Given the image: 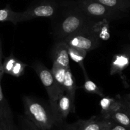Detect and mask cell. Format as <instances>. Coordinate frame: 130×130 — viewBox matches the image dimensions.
Instances as JSON below:
<instances>
[{"instance_id": "1", "label": "cell", "mask_w": 130, "mask_h": 130, "mask_svg": "<svg viewBox=\"0 0 130 130\" xmlns=\"http://www.w3.org/2000/svg\"><path fill=\"white\" fill-rule=\"evenodd\" d=\"M60 3L62 12L60 15L57 14L54 17L56 21L53 25V36L56 42L64 40L93 20L79 8L75 1L67 0Z\"/></svg>"}, {"instance_id": "2", "label": "cell", "mask_w": 130, "mask_h": 130, "mask_svg": "<svg viewBox=\"0 0 130 130\" xmlns=\"http://www.w3.org/2000/svg\"><path fill=\"white\" fill-rule=\"evenodd\" d=\"M109 21L93 19L77 33L64 40L67 45L81 48L87 52L97 48L102 41L110 38Z\"/></svg>"}, {"instance_id": "3", "label": "cell", "mask_w": 130, "mask_h": 130, "mask_svg": "<svg viewBox=\"0 0 130 130\" xmlns=\"http://www.w3.org/2000/svg\"><path fill=\"white\" fill-rule=\"evenodd\" d=\"M25 115L43 130H62L63 125L57 120L51 106L48 103L34 97L24 96L22 99Z\"/></svg>"}, {"instance_id": "4", "label": "cell", "mask_w": 130, "mask_h": 130, "mask_svg": "<svg viewBox=\"0 0 130 130\" xmlns=\"http://www.w3.org/2000/svg\"><path fill=\"white\" fill-rule=\"evenodd\" d=\"M75 3L83 12L95 20H106L110 22L121 19L126 15L95 0H77Z\"/></svg>"}, {"instance_id": "5", "label": "cell", "mask_w": 130, "mask_h": 130, "mask_svg": "<svg viewBox=\"0 0 130 130\" xmlns=\"http://www.w3.org/2000/svg\"><path fill=\"white\" fill-rule=\"evenodd\" d=\"M60 2L53 0H35L24 11L20 12V22L37 18L53 19L59 12Z\"/></svg>"}, {"instance_id": "6", "label": "cell", "mask_w": 130, "mask_h": 130, "mask_svg": "<svg viewBox=\"0 0 130 130\" xmlns=\"http://www.w3.org/2000/svg\"><path fill=\"white\" fill-rule=\"evenodd\" d=\"M31 66L45 88L48 95L49 101L52 102L56 101L64 93L61 90L57 84L51 70H49L39 61L34 62Z\"/></svg>"}, {"instance_id": "7", "label": "cell", "mask_w": 130, "mask_h": 130, "mask_svg": "<svg viewBox=\"0 0 130 130\" xmlns=\"http://www.w3.org/2000/svg\"><path fill=\"white\" fill-rule=\"evenodd\" d=\"M110 122L100 116H93L88 119H79L72 123H66L62 130H105Z\"/></svg>"}, {"instance_id": "8", "label": "cell", "mask_w": 130, "mask_h": 130, "mask_svg": "<svg viewBox=\"0 0 130 130\" xmlns=\"http://www.w3.org/2000/svg\"><path fill=\"white\" fill-rule=\"evenodd\" d=\"M50 103L57 120L63 126L66 123L69 115L75 112V102L66 93L62 94L56 101H50Z\"/></svg>"}, {"instance_id": "9", "label": "cell", "mask_w": 130, "mask_h": 130, "mask_svg": "<svg viewBox=\"0 0 130 130\" xmlns=\"http://www.w3.org/2000/svg\"><path fill=\"white\" fill-rule=\"evenodd\" d=\"M51 57L53 64L62 66L66 68H71L67 45L64 40L56 42L52 49Z\"/></svg>"}, {"instance_id": "10", "label": "cell", "mask_w": 130, "mask_h": 130, "mask_svg": "<svg viewBox=\"0 0 130 130\" xmlns=\"http://www.w3.org/2000/svg\"><path fill=\"white\" fill-rule=\"evenodd\" d=\"M99 105L100 107V113L101 116L105 119H109L110 115L122 108L121 98H111L109 96H104L101 98Z\"/></svg>"}, {"instance_id": "11", "label": "cell", "mask_w": 130, "mask_h": 130, "mask_svg": "<svg viewBox=\"0 0 130 130\" xmlns=\"http://www.w3.org/2000/svg\"><path fill=\"white\" fill-rule=\"evenodd\" d=\"M130 64V57L126 54L122 53L114 55L110 64V75H119L121 76L124 70Z\"/></svg>"}, {"instance_id": "12", "label": "cell", "mask_w": 130, "mask_h": 130, "mask_svg": "<svg viewBox=\"0 0 130 130\" xmlns=\"http://www.w3.org/2000/svg\"><path fill=\"white\" fill-rule=\"evenodd\" d=\"M67 50H68L69 57L72 61H74L75 62H76V63L79 65L80 67L83 70L84 76L88 75L83 62L84 60H85V57H86V55H87V51L85 50L81 49V48L73 47V46L69 45H67Z\"/></svg>"}, {"instance_id": "13", "label": "cell", "mask_w": 130, "mask_h": 130, "mask_svg": "<svg viewBox=\"0 0 130 130\" xmlns=\"http://www.w3.org/2000/svg\"><path fill=\"white\" fill-rule=\"evenodd\" d=\"M110 8L126 14L130 10V0H95Z\"/></svg>"}, {"instance_id": "14", "label": "cell", "mask_w": 130, "mask_h": 130, "mask_svg": "<svg viewBox=\"0 0 130 130\" xmlns=\"http://www.w3.org/2000/svg\"><path fill=\"white\" fill-rule=\"evenodd\" d=\"M64 91L70 96L72 100L75 102L76 98V92L77 90V85L73 75L71 71V68L67 69L66 75V79L64 82Z\"/></svg>"}, {"instance_id": "15", "label": "cell", "mask_w": 130, "mask_h": 130, "mask_svg": "<svg viewBox=\"0 0 130 130\" xmlns=\"http://www.w3.org/2000/svg\"><path fill=\"white\" fill-rule=\"evenodd\" d=\"M20 12L13 11L8 6L0 9V22H10L16 25L20 22Z\"/></svg>"}, {"instance_id": "16", "label": "cell", "mask_w": 130, "mask_h": 130, "mask_svg": "<svg viewBox=\"0 0 130 130\" xmlns=\"http://www.w3.org/2000/svg\"><path fill=\"white\" fill-rule=\"evenodd\" d=\"M109 120L114 121L119 124L130 128V115L123 108L118 110L110 115Z\"/></svg>"}, {"instance_id": "17", "label": "cell", "mask_w": 130, "mask_h": 130, "mask_svg": "<svg viewBox=\"0 0 130 130\" xmlns=\"http://www.w3.org/2000/svg\"><path fill=\"white\" fill-rule=\"evenodd\" d=\"M67 69V68H66L64 67L58 66V65L56 64H53L52 65V69H51V71H52V74H53V76L54 77L55 80H56L58 85L63 93H65L63 85H64Z\"/></svg>"}, {"instance_id": "18", "label": "cell", "mask_w": 130, "mask_h": 130, "mask_svg": "<svg viewBox=\"0 0 130 130\" xmlns=\"http://www.w3.org/2000/svg\"><path fill=\"white\" fill-rule=\"evenodd\" d=\"M0 117H11V118L13 117L12 110L4 96L1 84H0Z\"/></svg>"}, {"instance_id": "19", "label": "cell", "mask_w": 130, "mask_h": 130, "mask_svg": "<svg viewBox=\"0 0 130 130\" xmlns=\"http://www.w3.org/2000/svg\"><path fill=\"white\" fill-rule=\"evenodd\" d=\"M83 87L84 90L87 93L96 94L102 98L105 96L102 90L100 89L99 86L88 77V75L85 76V82H84Z\"/></svg>"}, {"instance_id": "20", "label": "cell", "mask_w": 130, "mask_h": 130, "mask_svg": "<svg viewBox=\"0 0 130 130\" xmlns=\"http://www.w3.org/2000/svg\"><path fill=\"white\" fill-rule=\"evenodd\" d=\"M18 127L20 130H43L36 126L25 115L18 117Z\"/></svg>"}, {"instance_id": "21", "label": "cell", "mask_w": 130, "mask_h": 130, "mask_svg": "<svg viewBox=\"0 0 130 130\" xmlns=\"http://www.w3.org/2000/svg\"><path fill=\"white\" fill-rule=\"evenodd\" d=\"M0 130H20L14 121L13 117H0Z\"/></svg>"}, {"instance_id": "22", "label": "cell", "mask_w": 130, "mask_h": 130, "mask_svg": "<svg viewBox=\"0 0 130 130\" xmlns=\"http://www.w3.org/2000/svg\"><path fill=\"white\" fill-rule=\"evenodd\" d=\"M18 59H19L17 58L13 54H11L8 57L5 58V61L3 62V71L4 73L8 74L10 75L11 71Z\"/></svg>"}, {"instance_id": "23", "label": "cell", "mask_w": 130, "mask_h": 130, "mask_svg": "<svg viewBox=\"0 0 130 130\" xmlns=\"http://www.w3.org/2000/svg\"><path fill=\"white\" fill-rule=\"evenodd\" d=\"M27 66V64L24 63L22 61L18 59L15 63V66H14L13 68L12 71H11L10 75L17 78L22 76L25 73V70Z\"/></svg>"}, {"instance_id": "24", "label": "cell", "mask_w": 130, "mask_h": 130, "mask_svg": "<svg viewBox=\"0 0 130 130\" xmlns=\"http://www.w3.org/2000/svg\"><path fill=\"white\" fill-rule=\"evenodd\" d=\"M105 130H130V128L119 124L110 120V122Z\"/></svg>"}, {"instance_id": "25", "label": "cell", "mask_w": 130, "mask_h": 130, "mask_svg": "<svg viewBox=\"0 0 130 130\" xmlns=\"http://www.w3.org/2000/svg\"><path fill=\"white\" fill-rule=\"evenodd\" d=\"M121 101L123 108L129 113L130 115V101L124 98L123 99H121Z\"/></svg>"}, {"instance_id": "26", "label": "cell", "mask_w": 130, "mask_h": 130, "mask_svg": "<svg viewBox=\"0 0 130 130\" xmlns=\"http://www.w3.org/2000/svg\"><path fill=\"white\" fill-rule=\"evenodd\" d=\"M2 43H1V40L0 39V82L2 79L3 75L4 73L3 71V62H2Z\"/></svg>"}, {"instance_id": "27", "label": "cell", "mask_w": 130, "mask_h": 130, "mask_svg": "<svg viewBox=\"0 0 130 130\" xmlns=\"http://www.w3.org/2000/svg\"><path fill=\"white\" fill-rule=\"evenodd\" d=\"M123 52L126 54L130 57V45H125L123 47Z\"/></svg>"}, {"instance_id": "28", "label": "cell", "mask_w": 130, "mask_h": 130, "mask_svg": "<svg viewBox=\"0 0 130 130\" xmlns=\"http://www.w3.org/2000/svg\"><path fill=\"white\" fill-rule=\"evenodd\" d=\"M125 99H128V100H129L130 101V93H128V94H126L125 96H124V97Z\"/></svg>"}, {"instance_id": "29", "label": "cell", "mask_w": 130, "mask_h": 130, "mask_svg": "<svg viewBox=\"0 0 130 130\" xmlns=\"http://www.w3.org/2000/svg\"><path fill=\"white\" fill-rule=\"evenodd\" d=\"M53 1H67V0H53Z\"/></svg>"}, {"instance_id": "30", "label": "cell", "mask_w": 130, "mask_h": 130, "mask_svg": "<svg viewBox=\"0 0 130 130\" xmlns=\"http://www.w3.org/2000/svg\"><path fill=\"white\" fill-rule=\"evenodd\" d=\"M129 38H130V34H129Z\"/></svg>"}]
</instances>
